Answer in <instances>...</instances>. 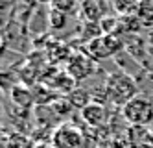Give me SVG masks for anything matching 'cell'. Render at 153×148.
Masks as SVG:
<instances>
[{
	"label": "cell",
	"instance_id": "cell-1",
	"mask_svg": "<svg viewBox=\"0 0 153 148\" xmlns=\"http://www.w3.org/2000/svg\"><path fill=\"white\" fill-rule=\"evenodd\" d=\"M137 85L135 80L126 72H114L109 74L107 83H105V98L113 104H122V107L127 104L131 98L137 95Z\"/></svg>",
	"mask_w": 153,
	"mask_h": 148
},
{
	"label": "cell",
	"instance_id": "cell-2",
	"mask_svg": "<svg viewBox=\"0 0 153 148\" xmlns=\"http://www.w3.org/2000/svg\"><path fill=\"white\" fill-rule=\"evenodd\" d=\"M122 115L133 126H144V124L153 120V104L146 96L137 95L122 107Z\"/></svg>",
	"mask_w": 153,
	"mask_h": 148
},
{
	"label": "cell",
	"instance_id": "cell-3",
	"mask_svg": "<svg viewBox=\"0 0 153 148\" xmlns=\"http://www.w3.org/2000/svg\"><path fill=\"white\" fill-rule=\"evenodd\" d=\"M2 43L4 48H11L17 52H26L30 47V35H28V24L9 20L2 28Z\"/></svg>",
	"mask_w": 153,
	"mask_h": 148
},
{
	"label": "cell",
	"instance_id": "cell-4",
	"mask_svg": "<svg viewBox=\"0 0 153 148\" xmlns=\"http://www.w3.org/2000/svg\"><path fill=\"white\" fill-rule=\"evenodd\" d=\"M120 48H122V43L118 41V37L113 35V33H105V35L89 43L87 54H89L94 61H100L103 58H109V56L116 54V50H120Z\"/></svg>",
	"mask_w": 153,
	"mask_h": 148
},
{
	"label": "cell",
	"instance_id": "cell-5",
	"mask_svg": "<svg viewBox=\"0 0 153 148\" xmlns=\"http://www.w3.org/2000/svg\"><path fill=\"white\" fill-rule=\"evenodd\" d=\"M52 144L53 148H83L85 139L78 128L72 124H63L59 126L52 135Z\"/></svg>",
	"mask_w": 153,
	"mask_h": 148
},
{
	"label": "cell",
	"instance_id": "cell-6",
	"mask_svg": "<svg viewBox=\"0 0 153 148\" xmlns=\"http://www.w3.org/2000/svg\"><path fill=\"white\" fill-rule=\"evenodd\" d=\"M92 58L85 54H76L68 59V65H67V72L74 78V80H83L85 76H89L92 72Z\"/></svg>",
	"mask_w": 153,
	"mask_h": 148
},
{
	"label": "cell",
	"instance_id": "cell-7",
	"mask_svg": "<svg viewBox=\"0 0 153 148\" xmlns=\"http://www.w3.org/2000/svg\"><path fill=\"white\" fill-rule=\"evenodd\" d=\"M81 117L83 120L92 128H98L107 120V111H105V106H102L100 102H91L89 106H85L81 109Z\"/></svg>",
	"mask_w": 153,
	"mask_h": 148
},
{
	"label": "cell",
	"instance_id": "cell-8",
	"mask_svg": "<svg viewBox=\"0 0 153 148\" xmlns=\"http://www.w3.org/2000/svg\"><path fill=\"white\" fill-rule=\"evenodd\" d=\"M11 100L13 104L19 107H31V104L35 102L33 89H30L28 85H13L11 87Z\"/></svg>",
	"mask_w": 153,
	"mask_h": 148
},
{
	"label": "cell",
	"instance_id": "cell-9",
	"mask_svg": "<svg viewBox=\"0 0 153 148\" xmlns=\"http://www.w3.org/2000/svg\"><path fill=\"white\" fill-rule=\"evenodd\" d=\"M79 13L83 15L85 22H98L103 15V4H96V2H85L79 6Z\"/></svg>",
	"mask_w": 153,
	"mask_h": 148
},
{
	"label": "cell",
	"instance_id": "cell-10",
	"mask_svg": "<svg viewBox=\"0 0 153 148\" xmlns=\"http://www.w3.org/2000/svg\"><path fill=\"white\" fill-rule=\"evenodd\" d=\"M137 17L144 26H153V2H138Z\"/></svg>",
	"mask_w": 153,
	"mask_h": 148
},
{
	"label": "cell",
	"instance_id": "cell-11",
	"mask_svg": "<svg viewBox=\"0 0 153 148\" xmlns=\"http://www.w3.org/2000/svg\"><path fill=\"white\" fill-rule=\"evenodd\" d=\"M67 17H68V15L61 13V11L50 9V15H48V22H50L52 30H63V28H65V24H67Z\"/></svg>",
	"mask_w": 153,
	"mask_h": 148
},
{
	"label": "cell",
	"instance_id": "cell-12",
	"mask_svg": "<svg viewBox=\"0 0 153 148\" xmlns=\"http://www.w3.org/2000/svg\"><path fill=\"white\" fill-rule=\"evenodd\" d=\"M6 148H31V143L22 133H13L11 137L6 141Z\"/></svg>",
	"mask_w": 153,
	"mask_h": 148
},
{
	"label": "cell",
	"instance_id": "cell-13",
	"mask_svg": "<svg viewBox=\"0 0 153 148\" xmlns=\"http://www.w3.org/2000/svg\"><path fill=\"white\" fill-rule=\"evenodd\" d=\"M76 8H78V6L72 4V2H52V4H50V9L61 11V13H65V15H68V11L76 9Z\"/></svg>",
	"mask_w": 153,
	"mask_h": 148
},
{
	"label": "cell",
	"instance_id": "cell-14",
	"mask_svg": "<svg viewBox=\"0 0 153 148\" xmlns=\"http://www.w3.org/2000/svg\"><path fill=\"white\" fill-rule=\"evenodd\" d=\"M35 148H53V144H45V143H39Z\"/></svg>",
	"mask_w": 153,
	"mask_h": 148
}]
</instances>
